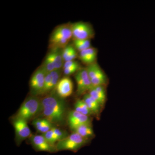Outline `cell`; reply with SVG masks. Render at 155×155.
Returning <instances> with one entry per match:
<instances>
[{
  "label": "cell",
  "mask_w": 155,
  "mask_h": 155,
  "mask_svg": "<svg viewBox=\"0 0 155 155\" xmlns=\"http://www.w3.org/2000/svg\"><path fill=\"white\" fill-rule=\"evenodd\" d=\"M43 115L52 124L61 125L66 117L67 105L64 98L57 94L46 96L41 100Z\"/></svg>",
  "instance_id": "obj_1"
},
{
  "label": "cell",
  "mask_w": 155,
  "mask_h": 155,
  "mask_svg": "<svg viewBox=\"0 0 155 155\" xmlns=\"http://www.w3.org/2000/svg\"><path fill=\"white\" fill-rule=\"evenodd\" d=\"M42 110L41 100L35 96L27 98L22 103L16 117L28 122L41 113Z\"/></svg>",
  "instance_id": "obj_2"
},
{
  "label": "cell",
  "mask_w": 155,
  "mask_h": 155,
  "mask_svg": "<svg viewBox=\"0 0 155 155\" xmlns=\"http://www.w3.org/2000/svg\"><path fill=\"white\" fill-rule=\"evenodd\" d=\"M72 37L71 25L64 24L58 26L54 30L50 37L51 49L64 48L68 45Z\"/></svg>",
  "instance_id": "obj_3"
},
{
  "label": "cell",
  "mask_w": 155,
  "mask_h": 155,
  "mask_svg": "<svg viewBox=\"0 0 155 155\" xmlns=\"http://www.w3.org/2000/svg\"><path fill=\"white\" fill-rule=\"evenodd\" d=\"M87 140L78 134L74 132L56 143L57 151L63 150L74 151L77 150L86 143Z\"/></svg>",
  "instance_id": "obj_4"
},
{
  "label": "cell",
  "mask_w": 155,
  "mask_h": 155,
  "mask_svg": "<svg viewBox=\"0 0 155 155\" xmlns=\"http://www.w3.org/2000/svg\"><path fill=\"white\" fill-rule=\"evenodd\" d=\"M71 28L74 39L90 40L94 36L93 28L87 22H75L71 24Z\"/></svg>",
  "instance_id": "obj_5"
},
{
  "label": "cell",
  "mask_w": 155,
  "mask_h": 155,
  "mask_svg": "<svg viewBox=\"0 0 155 155\" xmlns=\"http://www.w3.org/2000/svg\"><path fill=\"white\" fill-rule=\"evenodd\" d=\"M75 77L77 83L78 95L85 94L87 91H89L93 87L86 68L78 70L75 73Z\"/></svg>",
  "instance_id": "obj_6"
},
{
  "label": "cell",
  "mask_w": 155,
  "mask_h": 155,
  "mask_svg": "<svg viewBox=\"0 0 155 155\" xmlns=\"http://www.w3.org/2000/svg\"><path fill=\"white\" fill-rule=\"evenodd\" d=\"M86 69L93 86H104L107 83L106 74L96 62L88 65Z\"/></svg>",
  "instance_id": "obj_7"
},
{
  "label": "cell",
  "mask_w": 155,
  "mask_h": 155,
  "mask_svg": "<svg viewBox=\"0 0 155 155\" xmlns=\"http://www.w3.org/2000/svg\"><path fill=\"white\" fill-rule=\"evenodd\" d=\"M46 74L41 67L34 73L30 82L31 89L33 95L41 94L44 87L45 78Z\"/></svg>",
  "instance_id": "obj_8"
},
{
  "label": "cell",
  "mask_w": 155,
  "mask_h": 155,
  "mask_svg": "<svg viewBox=\"0 0 155 155\" xmlns=\"http://www.w3.org/2000/svg\"><path fill=\"white\" fill-rule=\"evenodd\" d=\"M15 129L16 140L18 143L31 136V132L27 122L20 118L15 117L13 122Z\"/></svg>",
  "instance_id": "obj_9"
},
{
  "label": "cell",
  "mask_w": 155,
  "mask_h": 155,
  "mask_svg": "<svg viewBox=\"0 0 155 155\" xmlns=\"http://www.w3.org/2000/svg\"><path fill=\"white\" fill-rule=\"evenodd\" d=\"M30 141L34 148L37 151L49 153L57 151L56 145L50 143L42 134L31 135L30 137Z\"/></svg>",
  "instance_id": "obj_10"
},
{
  "label": "cell",
  "mask_w": 155,
  "mask_h": 155,
  "mask_svg": "<svg viewBox=\"0 0 155 155\" xmlns=\"http://www.w3.org/2000/svg\"><path fill=\"white\" fill-rule=\"evenodd\" d=\"M68 121L69 127L72 130L84 124H91V119L89 116L83 115L75 110L69 112Z\"/></svg>",
  "instance_id": "obj_11"
},
{
  "label": "cell",
  "mask_w": 155,
  "mask_h": 155,
  "mask_svg": "<svg viewBox=\"0 0 155 155\" xmlns=\"http://www.w3.org/2000/svg\"><path fill=\"white\" fill-rule=\"evenodd\" d=\"M56 88L57 95L62 98L70 96L73 89L72 80L68 77L63 78L59 81Z\"/></svg>",
  "instance_id": "obj_12"
},
{
  "label": "cell",
  "mask_w": 155,
  "mask_h": 155,
  "mask_svg": "<svg viewBox=\"0 0 155 155\" xmlns=\"http://www.w3.org/2000/svg\"><path fill=\"white\" fill-rule=\"evenodd\" d=\"M97 54V51L96 49L91 47L79 52V58L83 63L89 65L95 63Z\"/></svg>",
  "instance_id": "obj_13"
},
{
  "label": "cell",
  "mask_w": 155,
  "mask_h": 155,
  "mask_svg": "<svg viewBox=\"0 0 155 155\" xmlns=\"http://www.w3.org/2000/svg\"><path fill=\"white\" fill-rule=\"evenodd\" d=\"M48 54L52 61L56 70H61L64 63L61 49H51Z\"/></svg>",
  "instance_id": "obj_14"
},
{
  "label": "cell",
  "mask_w": 155,
  "mask_h": 155,
  "mask_svg": "<svg viewBox=\"0 0 155 155\" xmlns=\"http://www.w3.org/2000/svg\"><path fill=\"white\" fill-rule=\"evenodd\" d=\"M32 125L38 131L42 134L46 133L54 127L53 124L45 118L35 119L32 122Z\"/></svg>",
  "instance_id": "obj_15"
},
{
  "label": "cell",
  "mask_w": 155,
  "mask_h": 155,
  "mask_svg": "<svg viewBox=\"0 0 155 155\" xmlns=\"http://www.w3.org/2000/svg\"><path fill=\"white\" fill-rule=\"evenodd\" d=\"M83 100L91 110L93 114L98 115L101 109V104L88 93L84 95Z\"/></svg>",
  "instance_id": "obj_16"
},
{
  "label": "cell",
  "mask_w": 155,
  "mask_h": 155,
  "mask_svg": "<svg viewBox=\"0 0 155 155\" xmlns=\"http://www.w3.org/2000/svg\"><path fill=\"white\" fill-rule=\"evenodd\" d=\"M74 132L79 134L84 138L88 139L94 135L91 124H86L80 125L72 130Z\"/></svg>",
  "instance_id": "obj_17"
},
{
  "label": "cell",
  "mask_w": 155,
  "mask_h": 155,
  "mask_svg": "<svg viewBox=\"0 0 155 155\" xmlns=\"http://www.w3.org/2000/svg\"><path fill=\"white\" fill-rule=\"evenodd\" d=\"M75 110L87 116H89L93 114L83 100H78L76 101L75 104Z\"/></svg>",
  "instance_id": "obj_18"
},
{
  "label": "cell",
  "mask_w": 155,
  "mask_h": 155,
  "mask_svg": "<svg viewBox=\"0 0 155 155\" xmlns=\"http://www.w3.org/2000/svg\"><path fill=\"white\" fill-rule=\"evenodd\" d=\"M73 44L75 49L79 52L91 47L90 40L74 39Z\"/></svg>",
  "instance_id": "obj_19"
},
{
  "label": "cell",
  "mask_w": 155,
  "mask_h": 155,
  "mask_svg": "<svg viewBox=\"0 0 155 155\" xmlns=\"http://www.w3.org/2000/svg\"><path fill=\"white\" fill-rule=\"evenodd\" d=\"M42 134L44 136L46 139L52 144L56 145V143H57L58 142L61 140V139L53 128H52L46 133Z\"/></svg>",
  "instance_id": "obj_20"
},
{
  "label": "cell",
  "mask_w": 155,
  "mask_h": 155,
  "mask_svg": "<svg viewBox=\"0 0 155 155\" xmlns=\"http://www.w3.org/2000/svg\"><path fill=\"white\" fill-rule=\"evenodd\" d=\"M51 84H50V91L56 88V87L59 81L60 80V77L61 75V70H55L51 72Z\"/></svg>",
  "instance_id": "obj_21"
},
{
  "label": "cell",
  "mask_w": 155,
  "mask_h": 155,
  "mask_svg": "<svg viewBox=\"0 0 155 155\" xmlns=\"http://www.w3.org/2000/svg\"><path fill=\"white\" fill-rule=\"evenodd\" d=\"M41 67L46 73H51L56 70L52 61L48 54L45 59Z\"/></svg>",
  "instance_id": "obj_22"
},
{
  "label": "cell",
  "mask_w": 155,
  "mask_h": 155,
  "mask_svg": "<svg viewBox=\"0 0 155 155\" xmlns=\"http://www.w3.org/2000/svg\"><path fill=\"white\" fill-rule=\"evenodd\" d=\"M88 94L91 97H92L94 98L98 102L101 106L103 105L104 104L105 102L106 95L101 94L100 93L97 91L93 88H92L89 91Z\"/></svg>",
  "instance_id": "obj_23"
},
{
  "label": "cell",
  "mask_w": 155,
  "mask_h": 155,
  "mask_svg": "<svg viewBox=\"0 0 155 155\" xmlns=\"http://www.w3.org/2000/svg\"><path fill=\"white\" fill-rule=\"evenodd\" d=\"M51 80V73H47L45 78L44 87L41 94H46L50 91V84Z\"/></svg>",
  "instance_id": "obj_24"
},
{
  "label": "cell",
  "mask_w": 155,
  "mask_h": 155,
  "mask_svg": "<svg viewBox=\"0 0 155 155\" xmlns=\"http://www.w3.org/2000/svg\"><path fill=\"white\" fill-rule=\"evenodd\" d=\"M73 47L74 46L71 45H68L62 50V56H63L64 62L66 58L74 51V50L75 49V48Z\"/></svg>",
  "instance_id": "obj_25"
},
{
  "label": "cell",
  "mask_w": 155,
  "mask_h": 155,
  "mask_svg": "<svg viewBox=\"0 0 155 155\" xmlns=\"http://www.w3.org/2000/svg\"><path fill=\"white\" fill-rule=\"evenodd\" d=\"M81 69V68H80V66L79 65L74 66V67H69V68H65V69H64L63 71H64V73L65 75H66V76H68V75H72L73 73H76Z\"/></svg>",
  "instance_id": "obj_26"
},
{
  "label": "cell",
  "mask_w": 155,
  "mask_h": 155,
  "mask_svg": "<svg viewBox=\"0 0 155 155\" xmlns=\"http://www.w3.org/2000/svg\"><path fill=\"white\" fill-rule=\"evenodd\" d=\"M78 65H79V64L77 61H67V62H64L63 68L65 69V68H69V67H74Z\"/></svg>",
  "instance_id": "obj_27"
},
{
  "label": "cell",
  "mask_w": 155,
  "mask_h": 155,
  "mask_svg": "<svg viewBox=\"0 0 155 155\" xmlns=\"http://www.w3.org/2000/svg\"><path fill=\"white\" fill-rule=\"evenodd\" d=\"M78 56V54L77 51H76V49L74 50V51L72 52L71 54H69L66 60L64 61V62H67V61H74Z\"/></svg>",
  "instance_id": "obj_28"
}]
</instances>
